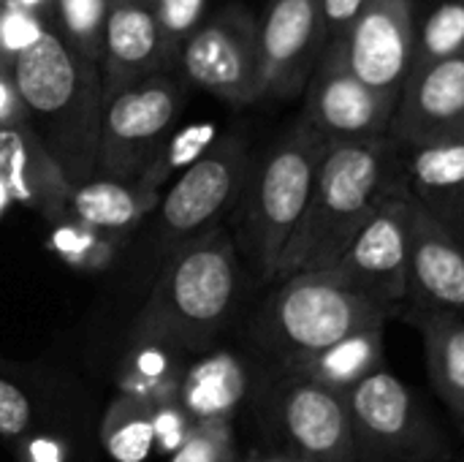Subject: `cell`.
Wrapping results in <instances>:
<instances>
[{
    "mask_svg": "<svg viewBox=\"0 0 464 462\" xmlns=\"http://www.w3.org/2000/svg\"><path fill=\"white\" fill-rule=\"evenodd\" d=\"M326 142L302 117L250 169L242 191V237L264 280L277 278L280 259L304 218Z\"/></svg>",
    "mask_w": 464,
    "mask_h": 462,
    "instance_id": "cell-4",
    "label": "cell"
},
{
    "mask_svg": "<svg viewBox=\"0 0 464 462\" xmlns=\"http://www.w3.org/2000/svg\"><path fill=\"white\" fill-rule=\"evenodd\" d=\"M457 54H464V0H443L416 27V54L411 71Z\"/></svg>",
    "mask_w": 464,
    "mask_h": 462,
    "instance_id": "cell-26",
    "label": "cell"
},
{
    "mask_svg": "<svg viewBox=\"0 0 464 462\" xmlns=\"http://www.w3.org/2000/svg\"><path fill=\"white\" fill-rule=\"evenodd\" d=\"M171 462H239L231 422L193 425L185 441L177 447Z\"/></svg>",
    "mask_w": 464,
    "mask_h": 462,
    "instance_id": "cell-29",
    "label": "cell"
},
{
    "mask_svg": "<svg viewBox=\"0 0 464 462\" xmlns=\"http://www.w3.org/2000/svg\"><path fill=\"white\" fill-rule=\"evenodd\" d=\"M237 297L234 242L212 226L169 256L133 324V340L152 351H201L223 332Z\"/></svg>",
    "mask_w": 464,
    "mask_h": 462,
    "instance_id": "cell-3",
    "label": "cell"
},
{
    "mask_svg": "<svg viewBox=\"0 0 464 462\" xmlns=\"http://www.w3.org/2000/svg\"><path fill=\"white\" fill-rule=\"evenodd\" d=\"M416 27L413 0H370L343 38L329 46L356 79L400 98L413 68Z\"/></svg>",
    "mask_w": 464,
    "mask_h": 462,
    "instance_id": "cell-12",
    "label": "cell"
},
{
    "mask_svg": "<svg viewBox=\"0 0 464 462\" xmlns=\"http://www.w3.org/2000/svg\"><path fill=\"white\" fill-rule=\"evenodd\" d=\"M411 215L413 199L408 182L402 180L383 196L372 218L332 267L340 280L392 316L400 313V308L405 310L408 300Z\"/></svg>",
    "mask_w": 464,
    "mask_h": 462,
    "instance_id": "cell-8",
    "label": "cell"
},
{
    "mask_svg": "<svg viewBox=\"0 0 464 462\" xmlns=\"http://www.w3.org/2000/svg\"><path fill=\"white\" fill-rule=\"evenodd\" d=\"M256 462H299L288 449H277V452H269V455H264V457H258Z\"/></svg>",
    "mask_w": 464,
    "mask_h": 462,
    "instance_id": "cell-36",
    "label": "cell"
},
{
    "mask_svg": "<svg viewBox=\"0 0 464 462\" xmlns=\"http://www.w3.org/2000/svg\"><path fill=\"white\" fill-rule=\"evenodd\" d=\"M462 136H464V131H462Z\"/></svg>",
    "mask_w": 464,
    "mask_h": 462,
    "instance_id": "cell-38",
    "label": "cell"
},
{
    "mask_svg": "<svg viewBox=\"0 0 464 462\" xmlns=\"http://www.w3.org/2000/svg\"><path fill=\"white\" fill-rule=\"evenodd\" d=\"M14 3L22 5L27 14H33V16H38V19L52 16V5H54V0H14Z\"/></svg>",
    "mask_w": 464,
    "mask_h": 462,
    "instance_id": "cell-35",
    "label": "cell"
},
{
    "mask_svg": "<svg viewBox=\"0 0 464 462\" xmlns=\"http://www.w3.org/2000/svg\"><path fill=\"white\" fill-rule=\"evenodd\" d=\"M370 0H318L321 8V27H324V46L343 38V33L353 25V19L364 11Z\"/></svg>",
    "mask_w": 464,
    "mask_h": 462,
    "instance_id": "cell-33",
    "label": "cell"
},
{
    "mask_svg": "<svg viewBox=\"0 0 464 462\" xmlns=\"http://www.w3.org/2000/svg\"><path fill=\"white\" fill-rule=\"evenodd\" d=\"M285 370L291 378L318 384L345 398L353 387L383 370V327L353 332L334 346L288 365Z\"/></svg>",
    "mask_w": 464,
    "mask_h": 462,
    "instance_id": "cell-21",
    "label": "cell"
},
{
    "mask_svg": "<svg viewBox=\"0 0 464 462\" xmlns=\"http://www.w3.org/2000/svg\"><path fill=\"white\" fill-rule=\"evenodd\" d=\"M185 84L169 74L147 76L103 103L95 177L139 182L174 133Z\"/></svg>",
    "mask_w": 464,
    "mask_h": 462,
    "instance_id": "cell-6",
    "label": "cell"
},
{
    "mask_svg": "<svg viewBox=\"0 0 464 462\" xmlns=\"http://www.w3.org/2000/svg\"><path fill=\"white\" fill-rule=\"evenodd\" d=\"M14 82L27 125L76 188L95 177L103 117V82L98 63L63 44L52 27L16 60Z\"/></svg>",
    "mask_w": 464,
    "mask_h": 462,
    "instance_id": "cell-2",
    "label": "cell"
},
{
    "mask_svg": "<svg viewBox=\"0 0 464 462\" xmlns=\"http://www.w3.org/2000/svg\"><path fill=\"white\" fill-rule=\"evenodd\" d=\"M411 196L464 242V136L405 147Z\"/></svg>",
    "mask_w": 464,
    "mask_h": 462,
    "instance_id": "cell-19",
    "label": "cell"
},
{
    "mask_svg": "<svg viewBox=\"0 0 464 462\" xmlns=\"http://www.w3.org/2000/svg\"><path fill=\"white\" fill-rule=\"evenodd\" d=\"M179 65L190 84L245 106L258 101V19L245 5H226L182 44Z\"/></svg>",
    "mask_w": 464,
    "mask_h": 462,
    "instance_id": "cell-10",
    "label": "cell"
},
{
    "mask_svg": "<svg viewBox=\"0 0 464 462\" xmlns=\"http://www.w3.org/2000/svg\"><path fill=\"white\" fill-rule=\"evenodd\" d=\"M33 419L35 414H33L30 395L22 387H16L11 378L0 376V438L16 441L27 436Z\"/></svg>",
    "mask_w": 464,
    "mask_h": 462,
    "instance_id": "cell-32",
    "label": "cell"
},
{
    "mask_svg": "<svg viewBox=\"0 0 464 462\" xmlns=\"http://www.w3.org/2000/svg\"><path fill=\"white\" fill-rule=\"evenodd\" d=\"M27 123V112L22 103V95L16 90L14 74L0 71V128H11V125H22Z\"/></svg>",
    "mask_w": 464,
    "mask_h": 462,
    "instance_id": "cell-34",
    "label": "cell"
},
{
    "mask_svg": "<svg viewBox=\"0 0 464 462\" xmlns=\"http://www.w3.org/2000/svg\"><path fill=\"white\" fill-rule=\"evenodd\" d=\"M359 462H449V447L416 398L386 368L345 395Z\"/></svg>",
    "mask_w": 464,
    "mask_h": 462,
    "instance_id": "cell-7",
    "label": "cell"
},
{
    "mask_svg": "<svg viewBox=\"0 0 464 462\" xmlns=\"http://www.w3.org/2000/svg\"><path fill=\"white\" fill-rule=\"evenodd\" d=\"M402 316H464V242L416 199Z\"/></svg>",
    "mask_w": 464,
    "mask_h": 462,
    "instance_id": "cell-14",
    "label": "cell"
},
{
    "mask_svg": "<svg viewBox=\"0 0 464 462\" xmlns=\"http://www.w3.org/2000/svg\"><path fill=\"white\" fill-rule=\"evenodd\" d=\"M155 204H158V191L141 182L92 177L71 191L65 215L98 231L101 237L120 242L150 215Z\"/></svg>",
    "mask_w": 464,
    "mask_h": 462,
    "instance_id": "cell-20",
    "label": "cell"
},
{
    "mask_svg": "<svg viewBox=\"0 0 464 462\" xmlns=\"http://www.w3.org/2000/svg\"><path fill=\"white\" fill-rule=\"evenodd\" d=\"M324 52L318 0H269L258 22V101L307 87Z\"/></svg>",
    "mask_w": 464,
    "mask_h": 462,
    "instance_id": "cell-13",
    "label": "cell"
},
{
    "mask_svg": "<svg viewBox=\"0 0 464 462\" xmlns=\"http://www.w3.org/2000/svg\"><path fill=\"white\" fill-rule=\"evenodd\" d=\"M397 101V95L372 90L356 79L343 57L326 46L307 82L302 120L321 133L326 144L383 139L389 136Z\"/></svg>",
    "mask_w": 464,
    "mask_h": 462,
    "instance_id": "cell-11",
    "label": "cell"
},
{
    "mask_svg": "<svg viewBox=\"0 0 464 462\" xmlns=\"http://www.w3.org/2000/svg\"><path fill=\"white\" fill-rule=\"evenodd\" d=\"M421 332L430 381L464 430V316H405Z\"/></svg>",
    "mask_w": 464,
    "mask_h": 462,
    "instance_id": "cell-23",
    "label": "cell"
},
{
    "mask_svg": "<svg viewBox=\"0 0 464 462\" xmlns=\"http://www.w3.org/2000/svg\"><path fill=\"white\" fill-rule=\"evenodd\" d=\"M245 395H247L245 365L228 351L209 354L198 359L185 376L182 384L185 417L193 425L231 422Z\"/></svg>",
    "mask_w": 464,
    "mask_h": 462,
    "instance_id": "cell-22",
    "label": "cell"
},
{
    "mask_svg": "<svg viewBox=\"0 0 464 462\" xmlns=\"http://www.w3.org/2000/svg\"><path fill=\"white\" fill-rule=\"evenodd\" d=\"M389 316L332 270L299 272L280 280V289L264 305L258 335L288 368L353 332L386 327Z\"/></svg>",
    "mask_w": 464,
    "mask_h": 462,
    "instance_id": "cell-5",
    "label": "cell"
},
{
    "mask_svg": "<svg viewBox=\"0 0 464 462\" xmlns=\"http://www.w3.org/2000/svg\"><path fill=\"white\" fill-rule=\"evenodd\" d=\"M218 142V133L212 125L201 123V125H190V128H182L177 133H171V139L166 142V147L160 150L158 161L152 163V169L139 180L141 185L158 191L160 182L177 172V169H188L190 163H196L212 144Z\"/></svg>",
    "mask_w": 464,
    "mask_h": 462,
    "instance_id": "cell-27",
    "label": "cell"
},
{
    "mask_svg": "<svg viewBox=\"0 0 464 462\" xmlns=\"http://www.w3.org/2000/svg\"><path fill=\"white\" fill-rule=\"evenodd\" d=\"M174 60L147 0H111L98 57L103 98L147 76L166 74Z\"/></svg>",
    "mask_w": 464,
    "mask_h": 462,
    "instance_id": "cell-17",
    "label": "cell"
},
{
    "mask_svg": "<svg viewBox=\"0 0 464 462\" xmlns=\"http://www.w3.org/2000/svg\"><path fill=\"white\" fill-rule=\"evenodd\" d=\"M0 177L11 202L33 207L49 221L65 218L73 185L27 123L0 128Z\"/></svg>",
    "mask_w": 464,
    "mask_h": 462,
    "instance_id": "cell-18",
    "label": "cell"
},
{
    "mask_svg": "<svg viewBox=\"0 0 464 462\" xmlns=\"http://www.w3.org/2000/svg\"><path fill=\"white\" fill-rule=\"evenodd\" d=\"M283 449L299 462H359L356 436L343 395L288 378L277 398Z\"/></svg>",
    "mask_w": 464,
    "mask_h": 462,
    "instance_id": "cell-15",
    "label": "cell"
},
{
    "mask_svg": "<svg viewBox=\"0 0 464 462\" xmlns=\"http://www.w3.org/2000/svg\"><path fill=\"white\" fill-rule=\"evenodd\" d=\"M46 33V22L14 0H0V71L14 74L16 60Z\"/></svg>",
    "mask_w": 464,
    "mask_h": 462,
    "instance_id": "cell-28",
    "label": "cell"
},
{
    "mask_svg": "<svg viewBox=\"0 0 464 462\" xmlns=\"http://www.w3.org/2000/svg\"><path fill=\"white\" fill-rule=\"evenodd\" d=\"M8 204H11V193H8V188H5V182H3V177H0V215L5 212Z\"/></svg>",
    "mask_w": 464,
    "mask_h": 462,
    "instance_id": "cell-37",
    "label": "cell"
},
{
    "mask_svg": "<svg viewBox=\"0 0 464 462\" xmlns=\"http://www.w3.org/2000/svg\"><path fill=\"white\" fill-rule=\"evenodd\" d=\"M60 229L54 234V248L63 253V259L73 261V264H82V267H92V264H103L111 259V240L101 237L98 231L76 223L73 218H60L57 221Z\"/></svg>",
    "mask_w": 464,
    "mask_h": 462,
    "instance_id": "cell-31",
    "label": "cell"
},
{
    "mask_svg": "<svg viewBox=\"0 0 464 462\" xmlns=\"http://www.w3.org/2000/svg\"><path fill=\"white\" fill-rule=\"evenodd\" d=\"M150 5L158 19L166 46L174 52V57H179L182 44L204 22L207 0H150Z\"/></svg>",
    "mask_w": 464,
    "mask_h": 462,
    "instance_id": "cell-30",
    "label": "cell"
},
{
    "mask_svg": "<svg viewBox=\"0 0 464 462\" xmlns=\"http://www.w3.org/2000/svg\"><path fill=\"white\" fill-rule=\"evenodd\" d=\"M109 5L111 0H54V35L82 57L98 63Z\"/></svg>",
    "mask_w": 464,
    "mask_h": 462,
    "instance_id": "cell-25",
    "label": "cell"
},
{
    "mask_svg": "<svg viewBox=\"0 0 464 462\" xmlns=\"http://www.w3.org/2000/svg\"><path fill=\"white\" fill-rule=\"evenodd\" d=\"M250 169V152L239 136L218 139L196 163H190L160 204L163 248L174 253L212 229L215 221L242 199Z\"/></svg>",
    "mask_w": 464,
    "mask_h": 462,
    "instance_id": "cell-9",
    "label": "cell"
},
{
    "mask_svg": "<svg viewBox=\"0 0 464 462\" xmlns=\"http://www.w3.org/2000/svg\"><path fill=\"white\" fill-rule=\"evenodd\" d=\"M464 131V54L411 71L389 136L402 147L457 139Z\"/></svg>",
    "mask_w": 464,
    "mask_h": 462,
    "instance_id": "cell-16",
    "label": "cell"
},
{
    "mask_svg": "<svg viewBox=\"0 0 464 462\" xmlns=\"http://www.w3.org/2000/svg\"><path fill=\"white\" fill-rule=\"evenodd\" d=\"M147 3H150V0H147Z\"/></svg>",
    "mask_w": 464,
    "mask_h": 462,
    "instance_id": "cell-39",
    "label": "cell"
},
{
    "mask_svg": "<svg viewBox=\"0 0 464 462\" xmlns=\"http://www.w3.org/2000/svg\"><path fill=\"white\" fill-rule=\"evenodd\" d=\"M103 449L117 462H141L158 444V411L144 395H122L111 403L103 428Z\"/></svg>",
    "mask_w": 464,
    "mask_h": 462,
    "instance_id": "cell-24",
    "label": "cell"
},
{
    "mask_svg": "<svg viewBox=\"0 0 464 462\" xmlns=\"http://www.w3.org/2000/svg\"><path fill=\"white\" fill-rule=\"evenodd\" d=\"M405 180V147L392 136L332 142L324 150L315 188L275 280L332 270L383 196Z\"/></svg>",
    "mask_w": 464,
    "mask_h": 462,
    "instance_id": "cell-1",
    "label": "cell"
}]
</instances>
